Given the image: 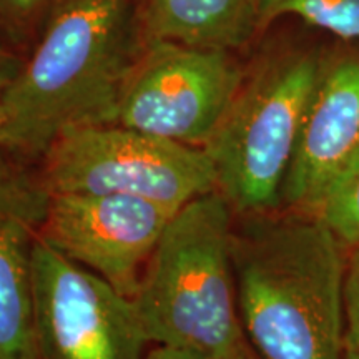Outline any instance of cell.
I'll return each mask as SVG.
<instances>
[{
  "label": "cell",
  "mask_w": 359,
  "mask_h": 359,
  "mask_svg": "<svg viewBox=\"0 0 359 359\" xmlns=\"http://www.w3.org/2000/svg\"><path fill=\"white\" fill-rule=\"evenodd\" d=\"M45 0H0V19L20 22L29 19L43 6Z\"/></svg>",
  "instance_id": "obj_15"
},
{
  "label": "cell",
  "mask_w": 359,
  "mask_h": 359,
  "mask_svg": "<svg viewBox=\"0 0 359 359\" xmlns=\"http://www.w3.org/2000/svg\"><path fill=\"white\" fill-rule=\"evenodd\" d=\"M344 250L318 215L276 210L235 224L238 306L259 359H344Z\"/></svg>",
  "instance_id": "obj_1"
},
{
  "label": "cell",
  "mask_w": 359,
  "mask_h": 359,
  "mask_svg": "<svg viewBox=\"0 0 359 359\" xmlns=\"http://www.w3.org/2000/svg\"><path fill=\"white\" fill-rule=\"evenodd\" d=\"M143 43L233 50L259 32L262 0H133Z\"/></svg>",
  "instance_id": "obj_11"
},
{
  "label": "cell",
  "mask_w": 359,
  "mask_h": 359,
  "mask_svg": "<svg viewBox=\"0 0 359 359\" xmlns=\"http://www.w3.org/2000/svg\"><path fill=\"white\" fill-rule=\"evenodd\" d=\"M359 155V48L323 55L283 187L281 208L314 215L336 178Z\"/></svg>",
  "instance_id": "obj_9"
},
{
  "label": "cell",
  "mask_w": 359,
  "mask_h": 359,
  "mask_svg": "<svg viewBox=\"0 0 359 359\" xmlns=\"http://www.w3.org/2000/svg\"><path fill=\"white\" fill-rule=\"evenodd\" d=\"M6 145H4V122H2V111H0V173H11L7 160H6Z\"/></svg>",
  "instance_id": "obj_18"
},
{
  "label": "cell",
  "mask_w": 359,
  "mask_h": 359,
  "mask_svg": "<svg viewBox=\"0 0 359 359\" xmlns=\"http://www.w3.org/2000/svg\"><path fill=\"white\" fill-rule=\"evenodd\" d=\"M344 359H359V348L346 344V356Z\"/></svg>",
  "instance_id": "obj_19"
},
{
  "label": "cell",
  "mask_w": 359,
  "mask_h": 359,
  "mask_svg": "<svg viewBox=\"0 0 359 359\" xmlns=\"http://www.w3.org/2000/svg\"><path fill=\"white\" fill-rule=\"evenodd\" d=\"M285 15L298 17L341 40L359 42V0H262L259 29Z\"/></svg>",
  "instance_id": "obj_12"
},
{
  "label": "cell",
  "mask_w": 359,
  "mask_h": 359,
  "mask_svg": "<svg viewBox=\"0 0 359 359\" xmlns=\"http://www.w3.org/2000/svg\"><path fill=\"white\" fill-rule=\"evenodd\" d=\"M34 323L40 359H147L135 299L39 236L34 248Z\"/></svg>",
  "instance_id": "obj_7"
},
{
  "label": "cell",
  "mask_w": 359,
  "mask_h": 359,
  "mask_svg": "<svg viewBox=\"0 0 359 359\" xmlns=\"http://www.w3.org/2000/svg\"><path fill=\"white\" fill-rule=\"evenodd\" d=\"M175 213L154 201L125 195L48 193L39 236L133 298Z\"/></svg>",
  "instance_id": "obj_8"
},
{
  "label": "cell",
  "mask_w": 359,
  "mask_h": 359,
  "mask_svg": "<svg viewBox=\"0 0 359 359\" xmlns=\"http://www.w3.org/2000/svg\"><path fill=\"white\" fill-rule=\"evenodd\" d=\"M133 0H64L0 92L8 154L42 156L70 128L107 125L143 50Z\"/></svg>",
  "instance_id": "obj_2"
},
{
  "label": "cell",
  "mask_w": 359,
  "mask_h": 359,
  "mask_svg": "<svg viewBox=\"0 0 359 359\" xmlns=\"http://www.w3.org/2000/svg\"><path fill=\"white\" fill-rule=\"evenodd\" d=\"M22 62L19 57L13 53L4 39L2 30H0V92L7 87L8 83L15 79V75L19 74Z\"/></svg>",
  "instance_id": "obj_16"
},
{
  "label": "cell",
  "mask_w": 359,
  "mask_h": 359,
  "mask_svg": "<svg viewBox=\"0 0 359 359\" xmlns=\"http://www.w3.org/2000/svg\"><path fill=\"white\" fill-rule=\"evenodd\" d=\"M48 193L0 173V359H40L34 323V248Z\"/></svg>",
  "instance_id": "obj_10"
},
{
  "label": "cell",
  "mask_w": 359,
  "mask_h": 359,
  "mask_svg": "<svg viewBox=\"0 0 359 359\" xmlns=\"http://www.w3.org/2000/svg\"><path fill=\"white\" fill-rule=\"evenodd\" d=\"M314 215L331 228L348 250L359 245V155L336 178Z\"/></svg>",
  "instance_id": "obj_13"
},
{
  "label": "cell",
  "mask_w": 359,
  "mask_h": 359,
  "mask_svg": "<svg viewBox=\"0 0 359 359\" xmlns=\"http://www.w3.org/2000/svg\"><path fill=\"white\" fill-rule=\"evenodd\" d=\"M42 158L40 185L47 193L125 195L178 212L217 191L203 148L115 123L67 130Z\"/></svg>",
  "instance_id": "obj_5"
},
{
  "label": "cell",
  "mask_w": 359,
  "mask_h": 359,
  "mask_svg": "<svg viewBox=\"0 0 359 359\" xmlns=\"http://www.w3.org/2000/svg\"><path fill=\"white\" fill-rule=\"evenodd\" d=\"M243 77L228 50L145 42L111 123L203 148Z\"/></svg>",
  "instance_id": "obj_6"
},
{
  "label": "cell",
  "mask_w": 359,
  "mask_h": 359,
  "mask_svg": "<svg viewBox=\"0 0 359 359\" xmlns=\"http://www.w3.org/2000/svg\"><path fill=\"white\" fill-rule=\"evenodd\" d=\"M235 217L217 190L170 219L133 296L150 344L210 359H259L238 306Z\"/></svg>",
  "instance_id": "obj_3"
},
{
  "label": "cell",
  "mask_w": 359,
  "mask_h": 359,
  "mask_svg": "<svg viewBox=\"0 0 359 359\" xmlns=\"http://www.w3.org/2000/svg\"><path fill=\"white\" fill-rule=\"evenodd\" d=\"M147 359H210L201 354L191 351H182V349L167 348V346H154L148 351Z\"/></svg>",
  "instance_id": "obj_17"
},
{
  "label": "cell",
  "mask_w": 359,
  "mask_h": 359,
  "mask_svg": "<svg viewBox=\"0 0 359 359\" xmlns=\"http://www.w3.org/2000/svg\"><path fill=\"white\" fill-rule=\"evenodd\" d=\"M323 53L286 48L263 57L246 74L218 127L203 145L217 190L236 217L281 208Z\"/></svg>",
  "instance_id": "obj_4"
},
{
  "label": "cell",
  "mask_w": 359,
  "mask_h": 359,
  "mask_svg": "<svg viewBox=\"0 0 359 359\" xmlns=\"http://www.w3.org/2000/svg\"><path fill=\"white\" fill-rule=\"evenodd\" d=\"M344 316H346V344L359 348V245L351 248L344 281Z\"/></svg>",
  "instance_id": "obj_14"
}]
</instances>
